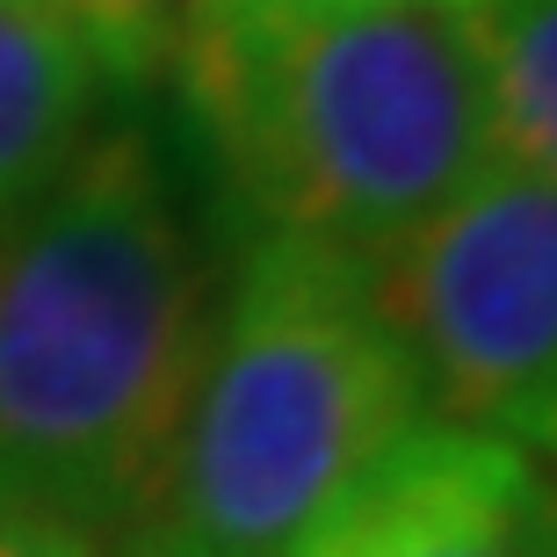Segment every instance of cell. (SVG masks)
Returning <instances> with one entry per match:
<instances>
[{
  "mask_svg": "<svg viewBox=\"0 0 557 557\" xmlns=\"http://www.w3.org/2000/svg\"><path fill=\"white\" fill-rule=\"evenodd\" d=\"M109 102L102 65L29 0H0V239L37 210Z\"/></svg>",
  "mask_w": 557,
  "mask_h": 557,
  "instance_id": "6",
  "label": "cell"
},
{
  "mask_svg": "<svg viewBox=\"0 0 557 557\" xmlns=\"http://www.w3.org/2000/svg\"><path fill=\"white\" fill-rule=\"evenodd\" d=\"M289 557H557V478L515 442L420 420Z\"/></svg>",
  "mask_w": 557,
  "mask_h": 557,
  "instance_id": "5",
  "label": "cell"
},
{
  "mask_svg": "<svg viewBox=\"0 0 557 557\" xmlns=\"http://www.w3.org/2000/svg\"><path fill=\"white\" fill-rule=\"evenodd\" d=\"M471 29L493 152L557 188V0H478Z\"/></svg>",
  "mask_w": 557,
  "mask_h": 557,
  "instance_id": "7",
  "label": "cell"
},
{
  "mask_svg": "<svg viewBox=\"0 0 557 557\" xmlns=\"http://www.w3.org/2000/svg\"><path fill=\"white\" fill-rule=\"evenodd\" d=\"M0 557H102V543L81 529H59V521L0 515Z\"/></svg>",
  "mask_w": 557,
  "mask_h": 557,
  "instance_id": "9",
  "label": "cell"
},
{
  "mask_svg": "<svg viewBox=\"0 0 557 557\" xmlns=\"http://www.w3.org/2000/svg\"><path fill=\"white\" fill-rule=\"evenodd\" d=\"M376 305L449 428L557 456V188L493 160L398 253Z\"/></svg>",
  "mask_w": 557,
  "mask_h": 557,
  "instance_id": "4",
  "label": "cell"
},
{
  "mask_svg": "<svg viewBox=\"0 0 557 557\" xmlns=\"http://www.w3.org/2000/svg\"><path fill=\"white\" fill-rule=\"evenodd\" d=\"M442 8H478V0H442Z\"/></svg>",
  "mask_w": 557,
  "mask_h": 557,
  "instance_id": "11",
  "label": "cell"
},
{
  "mask_svg": "<svg viewBox=\"0 0 557 557\" xmlns=\"http://www.w3.org/2000/svg\"><path fill=\"white\" fill-rule=\"evenodd\" d=\"M116 557H210V550H196V543H182L174 529H160V521H138L124 543H116Z\"/></svg>",
  "mask_w": 557,
  "mask_h": 557,
  "instance_id": "10",
  "label": "cell"
},
{
  "mask_svg": "<svg viewBox=\"0 0 557 557\" xmlns=\"http://www.w3.org/2000/svg\"><path fill=\"white\" fill-rule=\"evenodd\" d=\"M210 239L145 124H95L0 239V515H152L210 341Z\"/></svg>",
  "mask_w": 557,
  "mask_h": 557,
  "instance_id": "1",
  "label": "cell"
},
{
  "mask_svg": "<svg viewBox=\"0 0 557 557\" xmlns=\"http://www.w3.org/2000/svg\"><path fill=\"white\" fill-rule=\"evenodd\" d=\"M232 253L145 521L210 557H289L376 456L428 420V398L362 261L275 232Z\"/></svg>",
  "mask_w": 557,
  "mask_h": 557,
  "instance_id": "3",
  "label": "cell"
},
{
  "mask_svg": "<svg viewBox=\"0 0 557 557\" xmlns=\"http://www.w3.org/2000/svg\"><path fill=\"white\" fill-rule=\"evenodd\" d=\"M102 65L109 87H166L239 0H29Z\"/></svg>",
  "mask_w": 557,
  "mask_h": 557,
  "instance_id": "8",
  "label": "cell"
},
{
  "mask_svg": "<svg viewBox=\"0 0 557 557\" xmlns=\"http://www.w3.org/2000/svg\"><path fill=\"white\" fill-rule=\"evenodd\" d=\"M166 95L232 247L376 269L499 160L471 8L442 0H239Z\"/></svg>",
  "mask_w": 557,
  "mask_h": 557,
  "instance_id": "2",
  "label": "cell"
}]
</instances>
